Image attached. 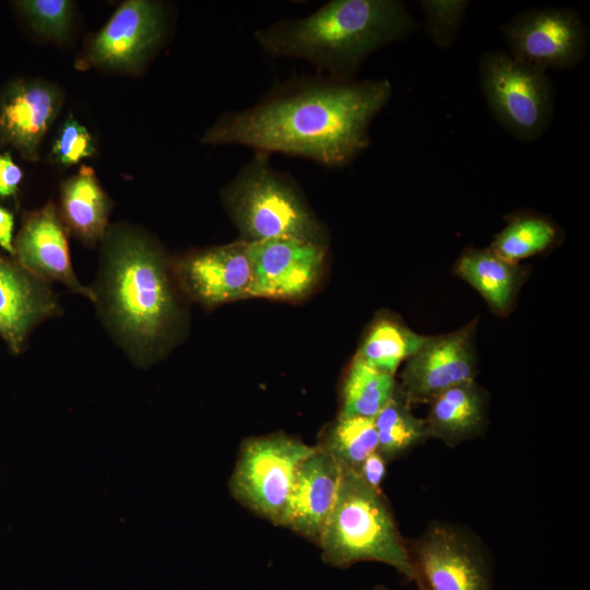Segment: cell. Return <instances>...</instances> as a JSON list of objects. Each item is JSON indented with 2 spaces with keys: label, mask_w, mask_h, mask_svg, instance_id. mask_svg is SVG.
Segmentation results:
<instances>
[{
  "label": "cell",
  "mask_w": 590,
  "mask_h": 590,
  "mask_svg": "<svg viewBox=\"0 0 590 590\" xmlns=\"http://www.w3.org/2000/svg\"><path fill=\"white\" fill-rule=\"evenodd\" d=\"M391 95L392 85L385 79L293 78L252 106L223 113L201 142L243 145L341 168L369 146L370 123Z\"/></svg>",
  "instance_id": "cell-1"
},
{
  "label": "cell",
  "mask_w": 590,
  "mask_h": 590,
  "mask_svg": "<svg viewBox=\"0 0 590 590\" xmlns=\"http://www.w3.org/2000/svg\"><path fill=\"white\" fill-rule=\"evenodd\" d=\"M92 288L103 322L135 365L161 355L181 314L167 259L149 234L127 224L108 227Z\"/></svg>",
  "instance_id": "cell-2"
},
{
  "label": "cell",
  "mask_w": 590,
  "mask_h": 590,
  "mask_svg": "<svg viewBox=\"0 0 590 590\" xmlns=\"http://www.w3.org/2000/svg\"><path fill=\"white\" fill-rule=\"evenodd\" d=\"M416 27L399 0H331L306 16L258 30L255 39L270 56L304 59L330 78L354 80L369 55Z\"/></svg>",
  "instance_id": "cell-3"
},
{
  "label": "cell",
  "mask_w": 590,
  "mask_h": 590,
  "mask_svg": "<svg viewBox=\"0 0 590 590\" xmlns=\"http://www.w3.org/2000/svg\"><path fill=\"white\" fill-rule=\"evenodd\" d=\"M342 470L338 497L318 543L323 560L340 568L379 562L414 581L408 541L384 493L369 487L357 473Z\"/></svg>",
  "instance_id": "cell-4"
},
{
  "label": "cell",
  "mask_w": 590,
  "mask_h": 590,
  "mask_svg": "<svg viewBox=\"0 0 590 590\" xmlns=\"http://www.w3.org/2000/svg\"><path fill=\"white\" fill-rule=\"evenodd\" d=\"M256 152L221 192L243 241L297 238L326 244L327 233L295 180Z\"/></svg>",
  "instance_id": "cell-5"
},
{
  "label": "cell",
  "mask_w": 590,
  "mask_h": 590,
  "mask_svg": "<svg viewBox=\"0 0 590 590\" xmlns=\"http://www.w3.org/2000/svg\"><path fill=\"white\" fill-rule=\"evenodd\" d=\"M479 70L480 86L495 119L519 140L541 137L552 122L555 107L547 73L503 50L483 54Z\"/></svg>",
  "instance_id": "cell-6"
},
{
  "label": "cell",
  "mask_w": 590,
  "mask_h": 590,
  "mask_svg": "<svg viewBox=\"0 0 590 590\" xmlns=\"http://www.w3.org/2000/svg\"><path fill=\"white\" fill-rule=\"evenodd\" d=\"M315 449L278 434L245 440L231 479L233 495L259 516L283 526L297 469Z\"/></svg>",
  "instance_id": "cell-7"
},
{
  "label": "cell",
  "mask_w": 590,
  "mask_h": 590,
  "mask_svg": "<svg viewBox=\"0 0 590 590\" xmlns=\"http://www.w3.org/2000/svg\"><path fill=\"white\" fill-rule=\"evenodd\" d=\"M415 582L423 590H493L491 559L463 527L434 522L408 541Z\"/></svg>",
  "instance_id": "cell-8"
},
{
  "label": "cell",
  "mask_w": 590,
  "mask_h": 590,
  "mask_svg": "<svg viewBox=\"0 0 590 590\" xmlns=\"http://www.w3.org/2000/svg\"><path fill=\"white\" fill-rule=\"evenodd\" d=\"M509 55L545 71L579 64L588 49V28L570 8H534L514 15L502 26Z\"/></svg>",
  "instance_id": "cell-9"
},
{
  "label": "cell",
  "mask_w": 590,
  "mask_h": 590,
  "mask_svg": "<svg viewBox=\"0 0 590 590\" xmlns=\"http://www.w3.org/2000/svg\"><path fill=\"white\" fill-rule=\"evenodd\" d=\"M477 319L440 335H428L405 363L398 389L409 405L429 403L455 386L474 381L477 374Z\"/></svg>",
  "instance_id": "cell-10"
},
{
  "label": "cell",
  "mask_w": 590,
  "mask_h": 590,
  "mask_svg": "<svg viewBox=\"0 0 590 590\" xmlns=\"http://www.w3.org/2000/svg\"><path fill=\"white\" fill-rule=\"evenodd\" d=\"M164 33L165 14L160 3L125 1L93 36L85 60L108 70L135 72L153 54Z\"/></svg>",
  "instance_id": "cell-11"
},
{
  "label": "cell",
  "mask_w": 590,
  "mask_h": 590,
  "mask_svg": "<svg viewBox=\"0 0 590 590\" xmlns=\"http://www.w3.org/2000/svg\"><path fill=\"white\" fill-rule=\"evenodd\" d=\"M251 262L250 296L295 299L315 285L324 260V245L272 238L247 243Z\"/></svg>",
  "instance_id": "cell-12"
},
{
  "label": "cell",
  "mask_w": 590,
  "mask_h": 590,
  "mask_svg": "<svg viewBox=\"0 0 590 590\" xmlns=\"http://www.w3.org/2000/svg\"><path fill=\"white\" fill-rule=\"evenodd\" d=\"M174 267L181 287L205 306L250 296L252 270L246 241L193 251Z\"/></svg>",
  "instance_id": "cell-13"
},
{
  "label": "cell",
  "mask_w": 590,
  "mask_h": 590,
  "mask_svg": "<svg viewBox=\"0 0 590 590\" xmlns=\"http://www.w3.org/2000/svg\"><path fill=\"white\" fill-rule=\"evenodd\" d=\"M13 258L35 276L48 283L60 282L95 302L93 288L84 286L73 271L67 228L52 202L24 216L14 239Z\"/></svg>",
  "instance_id": "cell-14"
},
{
  "label": "cell",
  "mask_w": 590,
  "mask_h": 590,
  "mask_svg": "<svg viewBox=\"0 0 590 590\" xmlns=\"http://www.w3.org/2000/svg\"><path fill=\"white\" fill-rule=\"evenodd\" d=\"M61 314L50 283L0 255V337L20 354L42 321Z\"/></svg>",
  "instance_id": "cell-15"
},
{
  "label": "cell",
  "mask_w": 590,
  "mask_h": 590,
  "mask_svg": "<svg viewBox=\"0 0 590 590\" xmlns=\"http://www.w3.org/2000/svg\"><path fill=\"white\" fill-rule=\"evenodd\" d=\"M60 107L61 94L56 85L36 80L13 82L0 99V143L11 145L25 160L37 161Z\"/></svg>",
  "instance_id": "cell-16"
},
{
  "label": "cell",
  "mask_w": 590,
  "mask_h": 590,
  "mask_svg": "<svg viewBox=\"0 0 590 590\" xmlns=\"http://www.w3.org/2000/svg\"><path fill=\"white\" fill-rule=\"evenodd\" d=\"M342 473L337 459L316 446L297 469L283 526L319 543L338 497Z\"/></svg>",
  "instance_id": "cell-17"
},
{
  "label": "cell",
  "mask_w": 590,
  "mask_h": 590,
  "mask_svg": "<svg viewBox=\"0 0 590 590\" xmlns=\"http://www.w3.org/2000/svg\"><path fill=\"white\" fill-rule=\"evenodd\" d=\"M425 421L430 438L449 447L473 439L487 426V393L475 380L449 388L429 402Z\"/></svg>",
  "instance_id": "cell-18"
},
{
  "label": "cell",
  "mask_w": 590,
  "mask_h": 590,
  "mask_svg": "<svg viewBox=\"0 0 590 590\" xmlns=\"http://www.w3.org/2000/svg\"><path fill=\"white\" fill-rule=\"evenodd\" d=\"M110 210L111 201L93 168L83 165L61 184L59 214L66 228L84 245L95 247L103 241Z\"/></svg>",
  "instance_id": "cell-19"
},
{
  "label": "cell",
  "mask_w": 590,
  "mask_h": 590,
  "mask_svg": "<svg viewBox=\"0 0 590 590\" xmlns=\"http://www.w3.org/2000/svg\"><path fill=\"white\" fill-rule=\"evenodd\" d=\"M455 272L475 288L493 312L507 316L526 279L519 263L509 262L489 248H468L459 257Z\"/></svg>",
  "instance_id": "cell-20"
},
{
  "label": "cell",
  "mask_w": 590,
  "mask_h": 590,
  "mask_svg": "<svg viewBox=\"0 0 590 590\" xmlns=\"http://www.w3.org/2000/svg\"><path fill=\"white\" fill-rule=\"evenodd\" d=\"M427 338L393 316H382L368 329L356 356L371 367L394 376L400 364L414 355Z\"/></svg>",
  "instance_id": "cell-21"
},
{
  "label": "cell",
  "mask_w": 590,
  "mask_h": 590,
  "mask_svg": "<svg viewBox=\"0 0 590 590\" xmlns=\"http://www.w3.org/2000/svg\"><path fill=\"white\" fill-rule=\"evenodd\" d=\"M562 231L550 217L532 211H520L507 217L506 226L488 247L500 258L519 263L557 245Z\"/></svg>",
  "instance_id": "cell-22"
},
{
  "label": "cell",
  "mask_w": 590,
  "mask_h": 590,
  "mask_svg": "<svg viewBox=\"0 0 590 590\" xmlns=\"http://www.w3.org/2000/svg\"><path fill=\"white\" fill-rule=\"evenodd\" d=\"M394 376L378 370L355 355L342 386L339 416L374 418L397 389Z\"/></svg>",
  "instance_id": "cell-23"
},
{
  "label": "cell",
  "mask_w": 590,
  "mask_h": 590,
  "mask_svg": "<svg viewBox=\"0 0 590 590\" xmlns=\"http://www.w3.org/2000/svg\"><path fill=\"white\" fill-rule=\"evenodd\" d=\"M378 438L377 451L390 461L430 438L425 418L413 414L412 406L406 403L398 389L374 417Z\"/></svg>",
  "instance_id": "cell-24"
},
{
  "label": "cell",
  "mask_w": 590,
  "mask_h": 590,
  "mask_svg": "<svg viewBox=\"0 0 590 590\" xmlns=\"http://www.w3.org/2000/svg\"><path fill=\"white\" fill-rule=\"evenodd\" d=\"M319 446L329 451L343 469L357 473L364 460L378 449L374 418L339 416Z\"/></svg>",
  "instance_id": "cell-25"
},
{
  "label": "cell",
  "mask_w": 590,
  "mask_h": 590,
  "mask_svg": "<svg viewBox=\"0 0 590 590\" xmlns=\"http://www.w3.org/2000/svg\"><path fill=\"white\" fill-rule=\"evenodd\" d=\"M425 28L435 45L449 48L456 42L464 21L467 0H422Z\"/></svg>",
  "instance_id": "cell-26"
},
{
  "label": "cell",
  "mask_w": 590,
  "mask_h": 590,
  "mask_svg": "<svg viewBox=\"0 0 590 590\" xmlns=\"http://www.w3.org/2000/svg\"><path fill=\"white\" fill-rule=\"evenodd\" d=\"M17 5L36 32L49 38H67L72 17L71 1L24 0L19 1Z\"/></svg>",
  "instance_id": "cell-27"
},
{
  "label": "cell",
  "mask_w": 590,
  "mask_h": 590,
  "mask_svg": "<svg viewBox=\"0 0 590 590\" xmlns=\"http://www.w3.org/2000/svg\"><path fill=\"white\" fill-rule=\"evenodd\" d=\"M95 153V143L87 129L69 116L54 141L51 156L55 163L71 166Z\"/></svg>",
  "instance_id": "cell-28"
},
{
  "label": "cell",
  "mask_w": 590,
  "mask_h": 590,
  "mask_svg": "<svg viewBox=\"0 0 590 590\" xmlns=\"http://www.w3.org/2000/svg\"><path fill=\"white\" fill-rule=\"evenodd\" d=\"M23 173L9 153L0 155V198L13 197L19 190Z\"/></svg>",
  "instance_id": "cell-29"
},
{
  "label": "cell",
  "mask_w": 590,
  "mask_h": 590,
  "mask_svg": "<svg viewBox=\"0 0 590 590\" xmlns=\"http://www.w3.org/2000/svg\"><path fill=\"white\" fill-rule=\"evenodd\" d=\"M387 460L375 451L361 464L357 474L362 481L375 491H381V483L386 475Z\"/></svg>",
  "instance_id": "cell-30"
},
{
  "label": "cell",
  "mask_w": 590,
  "mask_h": 590,
  "mask_svg": "<svg viewBox=\"0 0 590 590\" xmlns=\"http://www.w3.org/2000/svg\"><path fill=\"white\" fill-rule=\"evenodd\" d=\"M14 215L7 208L0 205V248L14 257Z\"/></svg>",
  "instance_id": "cell-31"
},
{
  "label": "cell",
  "mask_w": 590,
  "mask_h": 590,
  "mask_svg": "<svg viewBox=\"0 0 590 590\" xmlns=\"http://www.w3.org/2000/svg\"><path fill=\"white\" fill-rule=\"evenodd\" d=\"M371 590H389V589L386 588L385 586L378 585V586H375ZM418 590H423V589L418 588Z\"/></svg>",
  "instance_id": "cell-32"
}]
</instances>
